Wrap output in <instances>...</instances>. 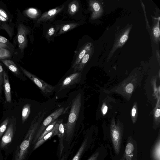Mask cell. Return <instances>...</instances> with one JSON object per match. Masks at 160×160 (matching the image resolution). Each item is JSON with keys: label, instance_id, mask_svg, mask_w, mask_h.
<instances>
[{"label": "cell", "instance_id": "6da1fadb", "mask_svg": "<svg viewBox=\"0 0 160 160\" xmlns=\"http://www.w3.org/2000/svg\"><path fill=\"white\" fill-rule=\"evenodd\" d=\"M82 94L80 92L76 94L72 100L68 120L66 123V136L67 141L71 139L77 125L82 119Z\"/></svg>", "mask_w": 160, "mask_h": 160}, {"label": "cell", "instance_id": "7a4b0ae2", "mask_svg": "<svg viewBox=\"0 0 160 160\" xmlns=\"http://www.w3.org/2000/svg\"><path fill=\"white\" fill-rule=\"evenodd\" d=\"M40 112L39 114L32 121L30 128L21 143L17 147L14 152L12 160H27L30 146L36 132L44 113Z\"/></svg>", "mask_w": 160, "mask_h": 160}, {"label": "cell", "instance_id": "3957f363", "mask_svg": "<svg viewBox=\"0 0 160 160\" xmlns=\"http://www.w3.org/2000/svg\"><path fill=\"white\" fill-rule=\"evenodd\" d=\"M20 68L24 74L32 81L44 94H48L53 91L56 88L55 86L51 85L46 82L22 67L20 66Z\"/></svg>", "mask_w": 160, "mask_h": 160}, {"label": "cell", "instance_id": "277c9868", "mask_svg": "<svg viewBox=\"0 0 160 160\" xmlns=\"http://www.w3.org/2000/svg\"><path fill=\"white\" fill-rule=\"evenodd\" d=\"M64 108L63 107L59 108L52 113L44 120L41 127L35 134L32 144H35L36 143L39 137L48 126L54 121L57 120L58 118L64 112Z\"/></svg>", "mask_w": 160, "mask_h": 160}, {"label": "cell", "instance_id": "5b68a950", "mask_svg": "<svg viewBox=\"0 0 160 160\" xmlns=\"http://www.w3.org/2000/svg\"><path fill=\"white\" fill-rule=\"evenodd\" d=\"M29 32L28 29L23 24H20L18 27L17 40L19 48L23 52L27 46L28 40L27 35Z\"/></svg>", "mask_w": 160, "mask_h": 160}, {"label": "cell", "instance_id": "8992f818", "mask_svg": "<svg viewBox=\"0 0 160 160\" xmlns=\"http://www.w3.org/2000/svg\"><path fill=\"white\" fill-rule=\"evenodd\" d=\"M81 72H76L66 77L60 84V89L68 88L78 83L81 78Z\"/></svg>", "mask_w": 160, "mask_h": 160}, {"label": "cell", "instance_id": "52a82bcc", "mask_svg": "<svg viewBox=\"0 0 160 160\" xmlns=\"http://www.w3.org/2000/svg\"><path fill=\"white\" fill-rule=\"evenodd\" d=\"M14 135L13 125L11 123L2 135L0 142V149L7 148L11 143Z\"/></svg>", "mask_w": 160, "mask_h": 160}, {"label": "cell", "instance_id": "ba28073f", "mask_svg": "<svg viewBox=\"0 0 160 160\" xmlns=\"http://www.w3.org/2000/svg\"><path fill=\"white\" fill-rule=\"evenodd\" d=\"M64 7L65 5H64L61 7H56L44 12L38 19L37 23H39L51 19L60 12L64 8Z\"/></svg>", "mask_w": 160, "mask_h": 160}, {"label": "cell", "instance_id": "9c48e42d", "mask_svg": "<svg viewBox=\"0 0 160 160\" xmlns=\"http://www.w3.org/2000/svg\"><path fill=\"white\" fill-rule=\"evenodd\" d=\"M58 135L59 139V155L61 156L62 154L64 146L63 141L66 136V123H64L62 120L58 121Z\"/></svg>", "mask_w": 160, "mask_h": 160}, {"label": "cell", "instance_id": "30bf717a", "mask_svg": "<svg viewBox=\"0 0 160 160\" xmlns=\"http://www.w3.org/2000/svg\"><path fill=\"white\" fill-rule=\"evenodd\" d=\"M135 152L132 139L128 138L122 160H135Z\"/></svg>", "mask_w": 160, "mask_h": 160}, {"label": "cell", "instance_id": "8fae6325", "mask_svg": "<svg viewBox=\"0 0 160 160\" xmlns=\"http://www.w3.org/2000/svg\"><path fill=\"white\" fill-rule=\"evenodd\" d=\"M91 43H88L84 45L80 48L72 66V68L74 69V71L78 67L82 59L91 48Z\"/></svg>", "mask_w": 160, "mask_h": 160}, {"label": "cell", "instance_id": "7c38bea8", "mask_svg": "<svg viewBox=\"0 0 160 160\" xmlns=\"http://www.w3.org/2000/svg\"><path fill=\"white\" fill-rule=\"evenodd\" d=\"M58 121L55 124L53 128L50 132L45 135L41 139L37 141L36 142L33 147V150H35L38 148L51 137L57 134L58 128Z\"/></svg>", "mask_w": 160, "mask_h": 160}, {"label": "cell", "instance_id": "4fadbf2b", "mask_svg": "<svg viewBox=\"0 0 160 160\" xmlns=\"http://www.w3.org/2000/svg\"><path fill=\"white\" fill-rule=\"evenodd\" d=\"M89 6L92 12L91 19L97 18L100 15L101 12L100 6L99 3L94 0H90L89 1Z\"/></svg>", "mask_w": 160, "mask_h": 160}, {"label": "cell", "instance_id": "5bb4252c", "mask_svg": "<svg viewBox=\"0 0 160 160\" xmlns=\"http://www.w3.org/2000/svg\"><path fill=\"white\" fill-rule=\"evenodd\" d=\"M3 77L5 97L7 101L10 103L11 101L10 85L8 75L7 73L4 71L3 72Z\"/></svg>", "mask_w": 160, "mask_h": 160}, {"label": "cell", "instance_id": "9a60e30c", "mask_svg": "<svg viewBox=\"0 0 160 160\" xmlns=\"http://www.w3.org/2000/svg\"><path fill=\"white\" fill-rule=\"evenodd\" d=\"M152 160H160V138L158 136L152 148L151 153Z\"/></svg>", "mask_w": 160, "mask_h": 160}, {"label": "cell", "instance_id": "2e32d148", "mask_svg": "<svg viewBox=\"0 0 160 160\" xmlns=\"http://www.w3.org/2000/svg\"><path fill=\"white\" fill-rule=\"evenodd\" d=\"M8 22L6 18L0 15V29L5 30L10 38H12L13 35V30Z\"/></svg>", "mask_w": 160, "mask_h": 160}, {"label": "cell", "instance_id": "e0dca14e", "mask_svg": "<svg viewBox=\"0 0 160 160\" xmlns=\"http://www.w3.org/2000/svg\"><path fill=\"white\" fill-rule=\"evenodd\" d=\"M1 61L12 72L17 75L19 74L20 72L18 68L12 60L4 59L1 60Z\"/></svg>", "mask_w": 160, "mask_h": 160}, {"label": "cell", "instance_id": "ac0fdd59", "mask_svg": "<svg viewBox=\"0 0 160 160\" xmlns=\"http://www.w3.org/2000/svg\"><path fill=\"white\" fill-rule=\"evenodd\" d=\"M91 48L84 56L74 72H81L88 61L92 52Z\"/></svg>", "mask_w": 160, "mask_h": 160}, {"label": "cell", "instance_id": "d6986e66", "mask_svg": "<svg viewBox=\"0 0 160 160\" xmlns=\"http://www.w3.org/2000/svg\"><path fill=\"white\" fill-rule=\"evenodd\" d=\"M79 8V3L78 0H74L71 2L68 6V11L69 14L73 15L78 11Z\"/></svg>", "mask_w": 160, "mask_h": 160}, {"label": "cell", "instance_id": "ffe728a7", "mask_svg": "<svg viewBox=\"0 0 160 160\" xmlns=\"http://www.w3.org/2000/svg\"><path fill=\"white\" fill-rule=\"evenodd\" d=\"M78 25V24L77 23H69L64 24L60 27L59 31L56 34L55 36L64 33L77 27Z\"/></svg>", "mask_w": 160, "mask_h": 160}, {"label": "cell", "instance_id": "44dd1931", "mask_svg": "<svg viewBox=\"0 0 160 160\" xmlns=\"http://www.w3.org/2000/svg\"><path fill=\"white\" fill-rule=\"evenodd\" d=\"M30 113V105L27 104L22 108V122L23 123L28 118Z\"/></svg>", "mask_w": 160, "mask_h": 160}, {"label": "cell", "instance_id": "7402d4cb", "mask_svg": "<svg viewBox=\"0 0 160 160\" xmlns=\"http://www.w3.org/2000/svg\"><path fill=\"white\" fill-rule=\"evenodd\" d=\"M87 141L88 140L87 139L84 141L77 153L73 157L72 160H79L82 153L86 148L87 143Z\"/></svg>", "mask_w": 160, "mask_h": 160}, {"label": "cell", "instance_id": "603a6c76", "mask_svg": "<svg viewBox=\"0 0 160 160\" xmlns=\"http://www.w3.org/2000/svg\"><path fill=\"white\" fill-rule=\"evenodd\" d=\"M58 121V120H56L52 123L49 124L41 134L37 142L41 139L45 135L50 132L53 128Z\"/></svg>", "mask_w": 160, "mask_h": 160}, {"label": "cell", "instance_id": "cb8c5ba5", "mask_svg": "<svg viewBox=\"0 0 160 160\" xmlns=\"http://www.w3.org/2000/svg\"><path fill=\"white\" fill-rule=\"evenodd\" d=\"M25 13L28 16L32 18L37 17L39 14L38 11L33 8H28L26 11Z\"/></svg>", "mask_w": 160, "mask_h": 160}, {"label": "cell", "instance_id": "d4e9b609", "mask_svg": "<svg viewBox=\"0 0 160 160\" xmlns=\"http://www.w3.org/2000/svg\"><path fill=\"white\" fill-rule=\"evenodd\" d=\"M11 53L9 50L5 48L0 47V59L2 60L10 57Z\"/></svg>", "mask_w": 160, "mask_h": 160}, {"label": "cell", "instance_id": "484cf974", "mask_svg": "<svg viewBox=\"0 0 160 160\" xmlns=\"http://www.w3.org/2000/svg\"><path fill=\"white\" fill-rule=\"evenodd\" d=\"M60 27V26H57L56 27H51L48 31L46 36L45 38L48 40H49L50 38L54 35H55L56 32L59 29V28Z\"/></svg>", "mask_w": 160, "mask_h": 160}, {"label": "cell", "instance_id": "4316f807", "mask_svg": "<svg viewBox=\"0 0 160 160\" xmlns=\"http://www.w3.org/2000/svg\"><path fill=\"white\" fill-rule=\"evenodd\" d=\"M8 122L9 119L7 118L0 125V139L6 130Z\"/></svg>", "mask_w": 160, "mask_h": 160}, {"label": "cell", "instance_id": "83f0119b", "mask_svg": "<svg viewBox=\"0 0 160 160\" xmlns=\"http://www.w3.org/2000/svg\"><path fill=\"white\" fill-rule=\"evenodd\" d=\"M128 30H127L121 37L117 45V47L123 44L128 39Z\"/></svg>", "mask_w": 160, "mask_h": 160}, {"label": "cell", "instance_id": "f1b7e54d", "mask_svg": "<svg viewBox=\"0 0 160 160\" xmlns=\"http://www.w3.org/2000/svg\"><path fill=\"white\" fill-rule=\"evenodd\" d=\"M0 43L7 45L13 51H14L13 46L5 38L0 36Z\"/></svg>", "mask_w": 160, "mask_h": 160}, {"label": "cell", "instance_id": "f546056e", "mask_svg": "<svg viewBox=\"0 0 160 160\" xmlns=\"http://www.w3.org/2000/svg\"><path fill=\"white\" fill-rule=\"evenodd\" d=\"M158 23L154 27L153 30V36L156 39L159 38L160 36V31Z\"/></svg>", "mask_w": 160, "mask_h": 160}, {"label": "cell", "instance_id": "4dcf8cb0", "mask_svg": "<svg viewBox=\"0 0 160 160\" xmlns=\"http://www.w3.org/2000/svg\"><path fill=\"white\" fill-rule=\"evenodd\" d=\"M0 15L10 22V16L2 9L0 8Z\"/></svg>", "mask_w": 160, "mask_h": 160}, {"label": "cell", "instance_id": "1f68e13d", "mask_svg": "<svg viewBox=\"0 0 160 160\" xmlns=\"http://www.w3.org/2000/svg\"><path fill=\"white\" fill-rule=\"evenodd\" d=\"M3 68L0 63V88L3 83Z\"/></svg>", "mask_w": 160, "mask_h": 160}, {"label": "cell", "instance_id": "d6a6232c", "mask_svg": "<svg viewBox=\"0 0 160 160\" xmlns=\"http://www.w3.org/2000/svg\"><path fill=\"white\" fill-rule=\"evenodd\" d=\"M133 86L132 83L128 84L125 88V90L127 92L130 93H131L133 90Z\"/></svg>", "mask_w": 160, "mask_h": 160}, {"label": "cell", "instance_id": "836d02e7", "mask_svg": "<svg viewBox=\"0 0 160 160\" xmlns=\"http://www.w3.org/2000/svg\"><path fill=\"white\" fill-rule=\"evenodd\" d=\"M99 152H97L93 154L88 160H96L99 156Z\"/></svg>", "mask_w": 160, "mask_h": 160}, {"label": "cell", "instance_id": "e575fe53", "mask_svg": "<svg viewBox=\"0 0 160 160\" xmlns=\"http://www.w3.org/2000/svg\"><path fill=\"white\" fill-rule=\"evenodd\" d=\"M0 47L5 48L8 49L9 50H11L13 52V51L12 50V49L10 48L7 45L4 44L0 43Z\"/></svg>", "mask_w": 160, "mask_h": 160}, {"label": "cell", "instance_id": "d590c367", "mask_svg": "<svg viewBox=\"0 0 160 160\" xmlns=\"http://www.w3.org/2000/svg\"><path fill=\"white\" fill-rule=\"evenodd\" d=\"M160 115V109L159 108L157 109L155 112V116L156 117H159Z\"/></svg>", "mask_w": 160, "mask_h": 160}, {"label": "cell", "instance_id": "8d00e7d4", "mask_svg": "<svg viewBox=\"0 0 160 160\" xmlns=\"http://www.w3.org/2000/svg\"><path fill=\"white\" fill-rule=\"evenodd\" d=\"M108 110V107L107 106H105L103 109L102 112L104 114H105L107 112Z\"/></svg>", "mask_w": 160, "mask_h": 160}, {"label": "cell", "instance_id": "74e56055", "mask_svg": "<svg viewBox=\"0 0 160 160\" xmlns=\"http://www.w3.org/2000/svg\"><path fill=\"white\" fill-rule=\"evenodd\" d=\"M136 113V110L135 108H133L132 110V116H134Z\"/></svg>", "mask_w": 160, "mask_h": 160}, {"label": "cell", "instance_id": "f35d334b", "mask_svg": "<svg viewBox=\"0 0 160 160\" xmlns=\"http://www.w3.org/2000/svg\"><path fill=\"white\" fill-rule=\"evenodd\" d=\"M4 160H6V159L5 158Z\"/></svg>", "mask_w": 160, "mask_h": 160}]
</instances>
